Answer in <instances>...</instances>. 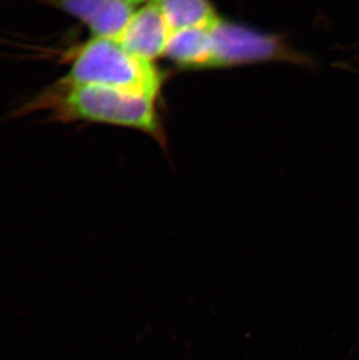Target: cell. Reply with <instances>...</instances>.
I'll return each mask as SVG.
<instances>
[{"mask_svg":"<svg viewBox=\"0 0 359 360\" xmlns=\"http://www.w3.org/2000/svg\"><path fill=\"white\" fill-rule=\"evenodd\" d=\"M24 111H46L61 122L125 126L153 136L160 133L156 98L99 85L74 84L63 79L37 95Z\"/></svg>","mask_w":359,"mask_h":360,"instance_id":"obj_1","label":"cell"},{"mask_svg":"<svg viewBox=\"0 0 359 360\" xmlns=\"http://www.w3.org/2000/svg\"><path fill=\"white\" fill-rule=\"evenodd\" d=\"M68 75L74 84L99 85L156 98L163 75L153 62L126 51L117 40L92 38L72 54Z\"/></svg>","mask_w":359,"mask_h":360,"instance_id":"obj_2","label":"cell"},{"mask_svg":"<svg viewBox=\"0 0 359 360\" xmlns=\"http://www.w3.org/2000/svg\"><path fill=\"white\" fill-rule=\"evenodd\" d=\"M214 38V65H243L285 54L278 41L246 27L220 20L211 28Z\"/></svg>","mask_w":359,"mask_h":360,"instance_id":"obj_3","label":"cell"},{"mask_svg":"<svg viewBox=\"0 0 359 360\" xmlns=\"http://www.w3.org/2000/svg\"><path fill=\"white\" fill-rule=\"evenodd\" d=\"M88 26L92 38L118 40L134 11L125 0H41Z\"/></svg>","mask_w":359,"mask_h":360,"instance_id":"obj_4","label":"cell"},{"mask_svg":"<svg viewBox=\"0 0 359 360\" xmlns=\"http://www.w3.org/2000/svg\"><path fill=\"white\" fill-rule=\"evenodd\" d=\"M170 33L161 11L152 1L134 11L117 41L131 54L153 62L165 55Z\"/></svg>","mask_w":359,"mask_h":360,"instance_id":"obj_5","label":"cell"},{"mask_svg":"<svg viewBox=\"0 0 359 360\" xmlns=\"http://www.w3.org/2000/svg\"><path fill=\"white\" fill-rule=\"evenodd\" d=\"M165 55L183 67H213L215 44L211 28H184L172 32Z\"/></svg>","mask_w":359,"mask_h":360,"instance_id":"obj_6","label":"cell"},{"mask_svg":"<svg viewBox=\"0 0 359 360\" xmlns=\"http://www.w3.org/2000/svg\"><path fill=\"white\" fill-rule=\"evenodd\" d=\"M170 31L213 28L220 20L210 0H154Z\"/></svg>","mask_w":359,"mask_h":360,"instance_id":"obj_7","label":"cell"},{"mask_svg":"<svg viewBox=\"0 0 359 360\" xmlns=\"http://www.w3.org/2000/svg\"><path fill=\"white\" fill-rule=\"evenodd\" d=\"M125 1H127V3L132 4V5H134V4L143 3V1H145V0H125Z\"/></svg>","mask_w":359,"mask_h":360,"instance_id":"obj_8","label":"cell"}]
</instances>
